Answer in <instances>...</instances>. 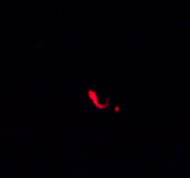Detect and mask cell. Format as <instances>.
<instances>
[{
	"instance_id": "cell-1",
	"label": "cell",
	"mask_w": 190,
	"mask_h": 178,
	"mask_svg": "<svg viewBox=\"0 0 190 178\" xmlns=\"http://www.w3.org/2000/svg\"><path fill=\"white\" fill-rule=\"evenodd\" d=\"M87 97H89V100L92 101L93 106L97 108V110H100V111H105L106 108L109 107V104H110V98H109V97H107V98H106V101L102 104V103H100V100H99V94L94 91V90H92V89L87 90Z\"/></svg>"
},
{
	"instance_id": "cell-2",
	"label": "cell",
	"mask_w": 190,
	"mask_h": 178,
	"mask_svg": "<svg viewBox=\"0 0 190 178\" xmlns=\"http://www.w3.org/2000/svg\"><path fill=\"white\" fill-rule=\"evenodd\" d=\"M114 111H116V113H119V111H120V107H119V106H116V107H114Z\"/></svg>"
}]
</instances>
